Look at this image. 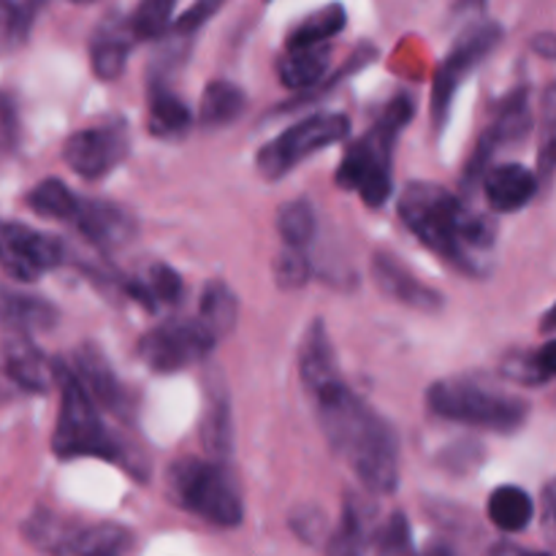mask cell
I'll use <instances>...</instances> for the list:
<instances>
[{
	"instance_id": "74e56055",
	"label": "cell",
	"mask_w": 556,
	"mask_h": 556,
	"mask_svg": "<svg viewBox=\"0 0 556 556\" xmlns=\"http://www.w3.org/2000/svg\"><path fill=\"white\" fill-rule=\"evenodd\" d=\"M378 556H416L413 554V532L405 514H391L383 530L378 532Z\"/></svg>"
},
{
	"instance_id": "277c9868",
	"label": "cell",
	"mask_w": 556,
	"mask_h": 556,
	"mask_svg": "<svg viewBox=\"0 0 556 556\" xmlns=\"http://www.w3.org/2000/svg\"><path fill=\"white\" fill-rule=\"evenodd\" d=\"M427 407L434 418L472 429L510 434L525 427L530 405L505 391L486 389L478 378H443L427 389Z\"/></svg>"
},
{
	"instance_id": "7402d4cb",
	"label": "cell",
	"mask_w": 556,
	"mask_h": 556,
	"mask_svg": "<svg viewBox=\"0 0 556 556\" xmlns=\"http://www.w3.org/2000/svg\"><path fill=\"white\" fill-rule=\"evenodd\" d=\"M201 440L212 459H226L233 445V418L231 400H228L226 383L217 378L206 380V405L204 421H201Z\"/></svg>"
},
{
	"instance_id": "f35d334b",
	"label": "cell",
	"mask_w": 556,
	"mask_h": 556,
	"mask_svg": "<svg viewBox=\"0 0 556 556\" xmlns=\"http://www.w3.org/2000/svg\"><path fill=\"white\" fill-rule=\"evenodd\" d=\"M223 3H226V0H195V3L174 22L172 33H177V36H193L199 27H204L206 22H210V16H215L217 11H220Z\"/></svg>"
},
{
	"instance_id": "bcb514c9",
	"label": "cell",
	"mask_w": 556,
	"mask_h": 556,
	"mask_svg": "<svg viewBox=\"0 0 556 556\" xmlns=\"http://www.w3.org/2000/svg\"><path fill=\"white\" fill-rule=\"evenodd\" d=\"M486 0H454V11L456 14H476V11L483 9Z\"/></svg>"
},
{
	"instance_id": "44dd1931",
	"label": "cell",
	"mask_w": 556,
	"mask_h": 556,
	"mask_svg": "<svg viewBox=\"0 0 556 556\" xmlns=\"http://www.w3.org/2000/svg\"><path fill=\"white\" fill-rule=\"evenodd\" d=\"M74 372L79 375V380L85 383V389L90 391V396L96 400V405L106 407V410L119 413L125 407V391L119 386L117 375L109 367L106 356H103L98 348L81 345L74 353Z\"/></svg>"
},
{
	"instance_id": "7c38bea8",
	"label": "cell",
	"mask_w": 556,
	"mask_h": 556,
	"mask_svg": "<svg viewBox=\"0 0 556 556\" xmlns=\"http://www.w3.org/2000/svg\"><path fill=\"white\" fill-rule=\"evenodd\" d=\"M532 130V109H530V96L527 90H516L514 96L505 98L500 103L497 114H494L492 125L483 130V136L478 139L476 152H472L470 163H467L465 182H476L478 177H483L492 163V155L505 144H516V141H525L527 134Z\"/></svg>"
},
{
	"instance_id": "5b68a950",
	"label": "cell",
	"mask_w": 556,
	"mask_h": 556,
	"mask_svg": "<svg viewBox=\"0 0 556 556\" xmlns=\"http://www.w3.org/2000/svg\"><path fill=\"white\" fill-rule=\"evenodd\" d=\"M168 497L188 514L199 516L206 525L231 527L242 525L244 505L237 478L220 459H179L168 467Z\"/></svg>"
},
{
	"instance_id": "9a60e30c",
	"label": "cell",
	"mask_w": 556,
	"mask_h": 556,
	"mask_svg": "<svg viewBox=\"0 0 556 556\" xmlns=\"http://www.w3.org/2000/svg\"><path fill=\"white\" fill-rule=\"evenodd\" d=\"M71 226L98 250H117L128 244L136 233V223L123 206H114L109 201L81 199Z\"/></svg>"
},
{
	"instance_id": "7bdbcfd3",
	"label": "cell",
	"mask_w": 556,
	"mask_h": 556,
	"mask_svg": "<svg viewBox=\"0 0 556 556\" xmlns=\"http://www.w3.org/2000/svg\"><path fill=\"white\" fill-rule=\"evenodd\" d=\"M489 556H548V554L530 552V548L514 546V543H500V546L492 548V554H489Z\"/></svg>"
},
{
	"instance_id": "b9f144b4",
	"label": "cell",
	"mask_w": 556,
	"mask_h": 556,
	"mask_svg": "<svg viewBox=\"0 0 556 556\" xmlns=\"http://www.w3.org/2000/svg\"><path fill=\"white\" fill-rule=\"evenodd\" d=\"M541 527L546 541L556 546V478L546 483L541 497Z\"/></svg>"
},
{
	"instance_id": "9c48e42d",
	"label": "cell",
	"mask_w": 556,
	"mask_h": 556,
	"mask_svg": "<svg viewBox=\"0 0 556 556\" xmlns=\"http://www.w3.org/2000/svg\"><path fill=\"white\" fill-rule=\"evenodd\" d=\"M65 261L60 239L25 223H0V269L20 282L38 280Z\"/></svg>"
},
{
	"instance_id": "603a6c76",
	"label": "cell",
	"mask_w": 556,
	"mask_h": 556,
	"mask_svg": "<svg viewBox=\"0 0 556 556\" xmlns=\"http://www.w3.org/2000/svg\"><path fill=\"white\" fill-rule=\"evenodd\" d=\"M193 125V114L185 106L179 96H174L172 87L163 79H150V92H147V128L157 139H177L188 134Z\"/></svg>"
},
{
	"instance_id": "5bb4252c",
	"label": "cell",
	"mask_w": 556,
	"mask_h": 556,
	"mask_svg": "<svg viewBox=\"0 0 556 556\" xmlns=\"http://www.w3.org/2000/svg\"><path fill=\"white\" fill-rule=\"evenodd\" d=\"M372 280L383 296L402 307L418 309V313H438L443 307V293L418 280L394 253H378L372 258Z\"/></svg>"
},
{
	"instance_id": "52a82bcc",
	"label": "cell",
	"mask_w": 556,
	"mask_h": 556,
	"mask_svg": "<svg viewBox=\"0 0 556 556\" xmlns=\"http://www.w3.org/2000/svg\"><path fill=\"white\" fill-rule=\"evenodd\" d=\"M503 41V27L497 22L478 20L472 25H467L465 30L456 36L454 47L445 54L443 65L434 74L432 85V123L434 130L445 128V119L451 114V103H454V96L459 92L462 81L494 52Z\"/></svg>"
},
{
	"instance_id": "d6a6232c",
	"label": "cell",
	"mask_w": 556,
	"mask_h": 556,
	"mask_svg": "<svg viewBox=\"0 0 556 556\" xmlns=\"http://www.w3.org/2000/svg\"><path fill=\"white\" fill-rule=\"evenodd\" d=\"M277 231H280L286 248H307L318 231V217H315L309 201L296 199L282 204L277 212Z\"/></svg>"
},
{
	"instance_id": "8fae6325",
	"label": "cell",
	"mask_w": 556,
	"mask_h": 556,
	"mask_svg": "<svg viewBox=\"0 0 556 556\" xmlns=\"http://www.w3.org/2000/svg\"><path fill=\"white\" fill-rule=\"evenodd\" d=\"M345 459L351 462L353 472H356L367 492H396V483H400V440H396V432L391 429L389 421L378 418L369 427V432L353 445Z\"/></svg>"
},
{
	"instance_id": "f546056e",
	"label": "cell",
	"mask_w": 556,
	"mask_h": 556,
	"mask_svg": "<svg viewBox=\"0 0 556 556\" xmlns=\"http://www.w3.org/2000/svg\"><path fill=\"white\" fill-rule=\"evenodd\" d=\"M348 25V11L340 3H329L324 9L313 11L309 16H304L296 27L288 36V49L299 47H324L326 41L337 36V33L345 30Z\"/></svg>"
},
{
	"instance_id": "83f0119b",
	"label": "cell",
	"mask_w": 556,
	"mask_h": 556,
	"mask_svg": "<svg viewBox=\"0 0 556 556\" xmlns=\"http://www.w3.org/2000/svg\"><path fill=\"white\" fill-rule=\"evenodd\" d=\"M244 112V92L228 79H212L201 92L199 119L204 128H226Z\"/></svg>"
},
{
	"instance_id": "836d02e7",
	"label": "cell",
	"mask_w": 556,
	"mask_h": 556,
	"mask_svg": "<svg viewBox=\"0 0 556 556\" xmlns=\"http://www.w3.org/2000/svg\"><path fill=\"white\" fill-rule=\"evenodd\" d=\"M177 0H139L136 11L130 14V30L136 41H155L172 30V16Z\"/></svg>"
},
{
	"instance_id": "484cf974",
	"label": "cell",
	"mask_w": 556,
	"mask_h": 556,
	"mask_svg": "<svg viewBox=\"0 0 556 556\" xmlns=\"http://www.w3.org/2000/svg\"><path fill=\"white\" fill-rule=\"evenodd\" d=\"M329 49L324 47H299L288 49L280 60H277V76L288 90H309V87L320 85V79L329 71Z\"/></svg>"
},
{
	"instance_id": "ab89813d",
	"label": "cell",
	"mask_w": 556,
	"mask_h": 556,
	"mask_svg": "<svg viewBox=\"0 0 556 556\" xmlns=\"http://www.w3.org/2000/svg\"><path fill=\"white\" fill-rule=\"evenodd\" d=\"M20 139V114L14 101L5 92H0V152H9Z\"/></svg>"
},
{
	"instance_id": "d6986e66",
	"label": "cell",
	"mask_w": 556,
	"mask_h": 556,
	"mask_svg": "<svg viewBox=\"0 0 556 556\" xmlns=\"http://www.w3.org/2000/svg\"><path fill=\"white\" fill-rule=\"evenodd\" d=\"M87 525L63 519L52 510H36L30 519L22 525V535L33 548L52 556H79L85 543Z\"/></svg>"
},
{
	"instance_id": "30bf717a",
	"label": "cell",
	"mask_w": 556,
	"mask_h": 556,
	"mask_svg": "<svg viewBox=\"0 0 556 556\" xmlns=\"http://www.w3.org/2000/svg\"><path fill=\"white\" fill-rule=\"evenodd\" d=\"M128 144V128L123 119H109L71 134L63 147V161L81 179H103L125 161Z\"/></svg>"
},
{
	"instance_id": "f1b7e54d",
	"label": "cell",
	"mask_w": 556,
	"mask_h": 556,
	"mask_svg": "<svg viewBox=\"0 0 556 556\" xmlns=\"http://www.w3.org/2000/svg\"><path fill=\"white\" fill-rule=\"evenodd\" d=\"M237 315H239L237 293L220 280L206 282L204 291H201L199 320L212 331V334H215V340L231 334L233 326H237Z\"/></svg>"
},
{
	"instance_id": "ee69618b",
	"label": "cell",
	"mask_w": 556,
	"mask_h": 556,
	"mask_svg": "<svg viewBox=\"0 0 556 556\" xmlns=\"http://www.w3.org/2000/svg\"><path fill=\"white\" fill-rule=\"evenodd\" d=\"M421 556H459V554H456V548L451 546V543L432 541V543H427V548H424Z\"/></svg>"
},
{
	"instance_id": "8d00e7d4",
	"label": "cell",
	"mask_w": 556,
	"mask_h": 556,
	"mask_svg": "<svg viewBox=\"0 0 556 556\" xmlns=\"http://www.w3.org/2000/svg\"><path fill=\"white\" fill-rule=\"evenodd\" d=\"M309 280V261L302 248H286L275 258V282L286 291L307 286Z\"/></svg>"
},
{
	"instance_id": "7a4b0ae2",
	"label": "cell",
	"mask_w": 556,
	"mask_h": 556,
	"mask_svg": "<svg viewBox=\"0 0 556 556\" xmlns=\"http://www.w3.org/2000/svg\"><path fill=\"white\" fill-rule=\"evenodd\" d=\"M60 383V413L52 434V451L58 459H103L123 465L130 476L144 478V465L139 456L109 432L101 421L96 400L71 364L54 362Z\"/></svg>"
},
{
	"instance_id": "c3c4849f",
	"label": "cell",
	"mask_w": 556,
	"mask_h": 556,
	"mask_svg": "<svg viewBox=\"0 0 556 556\" xmlns=\"http://www.w3.org/2000/svg\"><path fill=\"white\" fill-rule=\"evenodd\" d=\"M71 3H96V0H71Z\"/></svg>"
},
{
	"instance_id": "d590c367",
	"label": "cell",
	"mask_w": 556,
	"mask_h": 556,
	"mask_svg": "<svg viewBox=\"0 0 556 556\" xmlns=\"http://www.w3.org/2000/svg\"><path fill=\"white\" fill-rule=\"evenodd\" d=\"M538 172L552 177L556 172V81L548 85L541 101V147H538Z\"/></svg>"
},
{
	"instance_id": "1f68e13d",
	"label": "cell",
	"mask_w": 556,
	"mask_h": 556,
	"mask_svg": "<svg viewBox=\"0 0 556 556\" xmlns=\"http://www.w3.org/2000/svg\"><path fill=\"white\" fill-rule=\"evenodd\" d=\"M79 195L68 188L60 179H43L38 182L36 188L27 193V204L36 215L41 217H52V220H63L71 223L74 220L76 210H79Z\"/></svg>"
},
{
	"instance_id": "ac0fdd59",
	"label": "cell",
	"mask_w": 556,
	"mask_h": 556,
	"mask_svg": "<svg viewBox=\"0 0 556 556\" xmlns=\"http://www.w3.org/2000/svg\"><path fill=\"white\" fill-rule=\"evenodd\" d=\"M483 193H486L492 212H519L535 199L538 174L521 163H500L489 166L483 174Z\"/></svg>"
},
{
	"instance_id": "4316f807",
	"label": "cell",
	"mask_w": 556,
	"mask_h": 556,
	"mask_svg": "<svg viewBox=\"0 0 556 556\" xmlns=\"http://www.w3.org/2000/svg\"><path fill=\"white\" fill-rule=\"evenodd\" d=\"M489 521L503 532H525L535 519V503L519 486H500L489 494Z\"/></svg>"
},
{
	"instance_id": "4dcf8cb0",
	"label": "cell",
	"mask_w": 556,
	"mask_h": 556,
	"mask_svg": "<svg viewBox=\"0 0 556 556\" xmlns=\"http://www.w3.org/2000/svg\"><path fill=\"white\" fill-rule=\"evenodd\" d=\"M503 375L521 386H543L556 378V340L532 353H514L503 362Z\"/></svg>"
},
{
	"instance_id": "ba28073f",
	"label": "cell",
	"mask_w": 556,
	"mask_h": 556,
	"mask_svg": "<svg viewBox=\"0 0 556 556\" xmlns=\"http://www.w3.org/2000/svg\"><path fill=\"white\" fill-rule=\"evenodd\" d=\"M215 342L201 320H166L141 337L139 356L152 372L172 375L210 356Z\"/></svg>"
},
{
	"instance_id": "ffe728a7",
	"label": "cell",
	"mask_w": 556,
	"mask_h": 556,
	"mask_svg": "<svg viewBox=\"0 0 556 556\" xmlns=\"http://www.w3.org/2000/svg\"><path fill=\"white\" fill-rule=\"evenodd\" d=\"M58 324V307L33 293L0 286V329L9 334H36Z\"/></svg>"
},
{
	"instance_id": "7dc6e473",
	"label": "cell",
	"mask_w": 556,
	"mask_h": 556,
	"mask_svg": "<svg viewBox=\"0 0 556 556\" xmlns=\"http://www.w3.org/2000/svg\"><path fill=\"white\" fill-rule=\"evenodd\" d=\"M541 329L543 331H556V304L552 309H548L546 315H543V320H541Z\"/></svg>"
},
{
	"instance_id": "2e32d148",
	"label": "cell",
	"mask_w": 556,
	"mask_h": 556,
	"mask_svg": "<svg viewBox=\"0 0 556 556\" xmlns=\"http://www.w3.org/2000/svg\"><path fill=\"white\" fill-rule=\"evenodd\" d=\"M299 375H302V383L307 389V394L329 389V386L342 380L329 329H326V324L320 318L313 320L302 337V345H299Z\"/></svg>"
},
{
	"instance_id": "8992f818",
	"label": "cell",
	"mask_w": 556,
	"mask_h": 556,
	"mask_svg": "<svg viewBox=\"0 0 556 556\" xmlns=\"http://www.w3.org/2000/svg\"><path fill=\"white\" fill-rule=\"evenodd\" d=\"M348 130H351V119L345 114H313V117L291 125L280 136L266 141L258 155H255V168L264 179L286 177L309 155L345 139Z\"/></svg>"
},
{
	"instance_id": "e0dca14e",
	"label": "cell",
	"mask_w": 556,
	"mask_h": 556,
	"mask_svg": "<svg viewBox=\"0 0 556 556\" xmlns=\"http://www.w3.org/2000/svg\"><path fill=\"white\" fill-rule=\"evenodd\" d=\"M136 36L130 30L128 20H119L117 14L106 16L101 25L96 27L90 38V65L92 74L101 81H114L123 76L125 65H128L130 47H134Z\"/></svg>"
},
{
	"instance_id": "f6af8a7d",
	"label": "cell",
	"mask_w": 556,
	"mask_h": 556,
	"mask_svg": "<svg viewBox=\"0 0 556 556\" xmlns=\"http://www.w3.org/2000/svg\"><path fill=\"white\" fill-rule=\"evenodd\" d=\"M532 47H535V52L546 54V58H556V36H548V33L546 36H538Z\"/></svg>"
},
{
	"instance_id": "cb8c5ba5",
	"label": "cell",
	"mask_w": 556,
	"mask_h": 556,
	"mask_svg": "<svg viewBox=\"0 0 556 556\" xmlns=\"http://www.w3.org/2000/svg\"><path fill=\"white\" fill-rule=\"evenodd\" d=\"M372 538V508L362 497L351 494L342 505L337 530L326 543V556H364Z\"/></svg>"
},
{
	"instance_id": "6da1fadb",
	"label": "cell",
	"mask_w": 556,
	"mask_h": 556,
	"mask_svg": "<svg viewBox=\"0 0 556 556\" xmlns=\"http://www.w3.org/2000/svg\"><path fill=\"white\" fill-rule=\"evenodd\" d=\"M400 217L413 237L467 275H481L483 258L497 242L489 215L462 204L434 182H410L400 195Z\"/></svg>"
},
{
	"instance_id": "d4e9b609",
	"label": "cell",
	"mask_w": 556,
	"mask_h": 556,
	"mask_svg": "<svg viewBox=\"0 0 556 556\" xmlns=\"http://www.w3.org/2000/svg\"><path fill=\"white\" fill-rule=\"evenodd\" d=\"M125 293L147 309L174 307L182 299V277L172 266L152 264L141 275L125 280Z\"/></svg>"
},
{
	"instance_id": "60d3db41",
	"label": "cell",
	"mask_w": 556,
	"mask_h": 556,
	"mask_svg": "<svg viewBox=\"0 0 556 556\" xmlns=\"http://www.w3.org/2000/svg\"><path fill=\"white\" fill-rule=\"evenodd\" d=\"M324 527H326L324 514L315 508H302L296 516H293V530H296V535L307 543L320 541V538H324Z\"/></svg>"
},
{
	"instance_id": "3957f363",
	"label": "cell",
	"mask_w": 556,
	"mask_h": 556,
	"mask_svg": "<svg viewBox=\"0 0 556 556\" xmlns=\"http://www.w3.org/2000/svg\"><path fill=\"white\" fill-rule=\"evenodd\" d=\"M413 114H416V103L407 92L391 98L375 128L364 134L356 144L348 147L340 168H337V185L342 190H356L364 204L380 210L391 199V188H394L391 185V152Z\"/></svg>"
},
{
	"instance_id": "e575fe53",
	"label": "cell",
	"mask_w": 556,
	"mask_h": 556,
	"mask_svg": "<svg viewBox=\"0 0 556 556\" xmlns=\"http://www.w3.org/2000/svg\"><path fill=\"white\" fill-rule=\"evenodd\" d=\"M36 3L33 0H0V49L25 41L33 25Z\"/></svg>"
},
{
	"instance_id": "4fadbf2b",
	"label": "cell",
	"mask_w": 556,
	"mask_h": 556,
	"mask_svg": "<svg viewBox=\"0 0 556 556\" xmlns=\"http://www.w3.org/2000/svg\"><path fill=\"white\" fill-rule=\"evenodd\" d=\"M0 372L14 389L25 394H47L58 380L54 362H49L30 342V334H9L0 345Z\"/></svg>"
}]
</instances>
